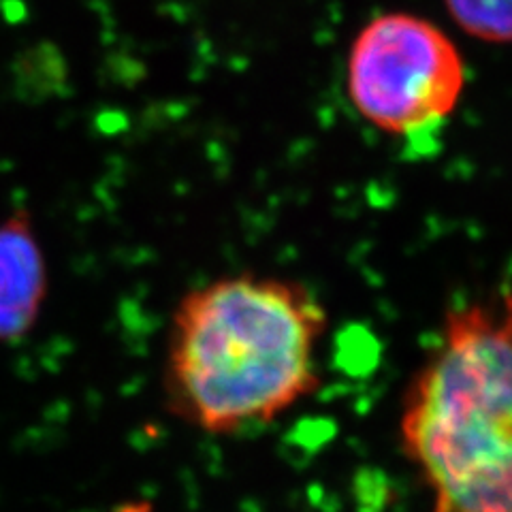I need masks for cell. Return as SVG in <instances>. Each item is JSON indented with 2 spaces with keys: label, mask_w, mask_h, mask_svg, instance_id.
<instances>
[{
  "label": "cell",
  "mask_w": 512,
  "mask_h": 512,
  "mask_svg": "<svg viewBox=\"0 0 512 512\" xmlns=\"http://www.w3.org/2000/svg\"><path fill=\"white\" fill-rule=\"evenodd\" d=\"M325 306L295 280L237 274L175 306L163 367L167 410L210 436L278 421L320 387Z\"/></svg>",
  "instance_id": "6da1fadb"
},
{
  "label": "cell",
  "mask_w": 512,
  "mask_h": 512,
  "mask_svg": "<svg viewBox=\"0 0 512 512\" xmlns=\"http://www.w3.org/2000/svg\"><path fill=\"white\" fill-rule=\"evenodd\" d=\"M399 442L431 512H512V293L446 314L404 393Z\"/></svg>",
  "instance_id": "7a4b0ae2"
},
{
  "label": "cell",
  "mask_w": 512,
  "mask_h": 512,
  "mask_svg": "<svg viewBox=\"0 0 512 512\" xmlns=\"http://www.w3.org/2000/svg\"><path fill=\"white\" fill-rule=\"evenodd\" d=\"M466 62L446 32L414 13H382L350 45L346 92L357 114L382 133L412 137L453 116Z\"/></svg>",
  "instance_id": "3957f363"
},
{
  "label": "cell",
  "mask_w": 512,
  "mask_h": 512,
  "mask_svg": "<svg viewBox=\"0 0 512 512\" xmlns=\"http://www.w3.org/2000/svg\"><path fill=\"white\" fill-rule=\"evenodd\" d=\"M45 252L26 210L0 220V344L24 340L47 297Z\"/></svg>",
  "instance_id": "277c9868"
},
{
  "label": "cell",
  "mask_w": 512,
  "mask_h": 512,
  "mask_svg": "<svg viewBox=\"0 0 512 512\" xmlns=\"http://www.w3.org/2000/svg\"><path fill=\"white\" fill-rule=\"evenodd\" d=\"M466 35L487 43H512V0H444Z\"/></svg>",
  "instance_id": "5b68a950"
},
{
  "label": "cell",
  "mask_w": 512,
  "mask_h": 512,
  "mask_svg": "<svg viewBox=\"0 0 512 512\" xmlns=\"http://www.w3.org/2000/svg\"><path fill=\"white\" fill-rule=\"evenodd\" d=\"M107 512H154V506L150 500H126Z\"/></svg>",
  "instance_id": "8992f818"
}]
</instances>
